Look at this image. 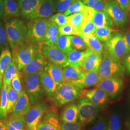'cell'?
Returning <instances> with one entry per match:
<instances>
[{
  "instance_id": "1",
  "label": "cell",
  "mask_w": 130,
  "mask_h": 130,
  "mask_svg": "<svg viewBox=\"0 0 130 130\" xmlns=\"http://www.w3.org/2000/svg\"><path fill=\"white\" fill-rule=\"evenodd\" d=\"M5 30L8 43L12 49L20 46L26 41L28 28L22 21L13 19L6 22Z\"/></svg>"
},
{
  "instance_id": "2",
  "label": "cell",
  "mask_w": 130,
  "mask_h": 130,
  "mask_svg": "<svg viewBox=\"0 0 130 130\" xmlns=\"http://www.w3.org/2000/svg\"><path fill=\"white\" fill-rule=\"evenodd\" d=\"M83 89L71 83L64 82L57 85L53 95V102L60 107L80 97Z\"/></svg>"
},
{
  "instance_id": "3",
  "label": "cell",
  "mask_w": 130,
  "mask_h": 130,
  "mask_svg": "<svg viewBox=\"0 0 130 130\" xmlns=\"http://www.w3.org/2000/svg\"><path fill=\"white\" fill-rule=\"evenodd\" d=\"M40 50V44L26 41L20 46L12 49V59L16 63L19 70H22L30 63L36 53Z\"/></svg>"
},
{
  "instance_id": "4",
  "label": "cell",
  "mask_w": 130,
  "mask_h": 130,
  "mask_svg": "<svg viewBox=\"0 0 130 130\" xmlns=\"http://www.w3.org/2000/svg\"><path fill=\"white\" fill-rule=\"evenodd\" d=\"M124 71L119 61L110 56L107 52L104 53V56L98 68L100 79L118 77Z\"/></svg>"
},
{
  "instance_id": "5",
  "label": "cell",
  "mask_w": 130,
  "mask_h": 130,
  "mask_svg": "<svg viewBox=\"0 0 130 130\" xmlns=\"http://www.w3.org/2000/svg\"><path fill=\"white\" fill-rule=\"evenodd\" d=\"M24 84L31 104L37 102L45 94L38 73L24 75Z\"/></svg>"
},
{
  "instance_id": "6",
  "label": "cell",
  "mask_w": 130,
  "mask_h": 130,
  "mask_svg": "<svg viewBox=\"0 0 130 130\" xmlns=\"http://www.w3.org/2000/svg\"><path fill=\"white\" fill-rule=\"evenodd\" d=\"M49 20L44 18L34 19L28 25L27 40L41 44L43 43L46 33L47 28Z\"/></svg>"
},
{
  "instance_id": "7",
  "label": "cell",
  "mask_w": 130,
  "mask_h": 130,
  "mask_svg": "<svg viewBox=\"0 0 130 130\" xmlns=\"http://www.w3.org/2000/svg\"><path fill=\"white\" fill-rule=\"evenodd\" d=\"M106 51L117 60L120 61L122 57L129 54L123 35L120 33H117L105 43Z\"/></svg>"
},
{
  "instance_id": "8",
  "label": "cell",
  "mask_w": 130,
  "mask_h": 130,
  "mask_svg": "<svg viewBox=\"0 0 130 130\" xmlns=\"http://www.w3.org/2000/svg\"><path fill=\"white\" fill-rule=\"evenodd\" d=\"M78 119L83 125H85L93 121L99 113L98 107L91 102L87 98H82L77 105Z\"/></svg>"
},
{
  "instance_id": "9",
  "label": "cell",
  "mask_w": 130,
  "mask_h": 130,
  "mask_svg": "<svg viewBox=\"0 0 130 130\" xmlns=\"http://www.w3.org/2000/svg\"><path fill=\"white\" fill-rule=\"evenodd\" d=\"M48 108L46 104H39L30 108L25 115L26 130H37L43 115Z\"/></svg>"
},
{
  "instance_id": "10",
  "label": "cell",
  "mask_w": 130,
  "mask_h": 130,
  "mask_svg": "<svg viewBox=\"0 0 130 130\" xmlns=\"http://www.w3.org/2000/svg\"><path fill=\"white\" fill-rule=\"evenodd\" d=\"M103 11L109 16L113 22L117 26H122L127 22V12L121 9L115 1L109 0L106 3Z\"/></svg>"
},
{
  "instance_id": "11",
  "label": "cell",
  "mask_w": 130,
  "mask_h": 130,
  "mask_svg": "<svg viewBox=\"0 0 130 130\" xmlns=\"http://www.w3.org/2000/svg\"><path fill=\"white\" fill-rule=\"evenodd\" d=\"M42 54L50 62L63 68L67 62V55L60 50L56 45L49 46L43 43L40 44Z\"/></svg>"
},
{
  "instance_id": "12",
  "label": "cell",
  "mask_w": 130,
  "mask_h": 130,
  "mask_svg": "<svg viewBox=\"0 0 130 130\" xmlns=\"http://www.w3.org/2000/svg\"><path fill=\"white\" fill-rule=\"evenodd\" d=\"M96 86L102 89L108 96L113 98L116 97L121 92L123 86V82L118 77L105 78L101 79Z\"/></svg>"
},
{
  "instance_id": "13",
  "label": "cell",
  "mask_w": 130,
  "mask_h": 130,
  "mask_svg": "<svg viewBox=\"0 0 130 130\" xmlns=\"http://www.w3.org/2000/svg\"><path fill=\"white\" fill-rule=\"evenodd\" d=\"M94 12L95 10L93 8L86 6L82 12L68 16L67 23L72 26L79 32L83 24L93 20Z\"/></svg>"
},
{
  "instance_id": "14",
  "label": "cell",
  "mask_w": 130,
  "mask_h": 130,
  "mask_svg": "<svg viewBox=\"0 0 130 130\" xmlns=\"http://www.w3.org/2000/svg\"><path fill=\"white\" fill-rule=\"evenodd\" d=\"M84 52L85 55L80 68L85 73L98 69L102 59V54L89 49Z\"/></svg>"
},
{
  "instance_id": "15",
  "label": "cell",
  "mask_w": 130,
  "mask_h": 130,
  "mask_svg": "<svg viewBox=\"0 0 130 130\" xmlns=\"http://www.w3.org/2000/svg\"><path fill=\"white\" fill-rule=\"evenodd\" d=\"M108 95L102 89L96 87L90 90H83L80 97L87 98L97 107L105 106L108 100Z\"/></svg>"
},
{
  "instance_id": "16",
  "label": "cell",
  "mask_w": 130,
  "mask_h": 130,
  "mask_svg": "<svg viewBox=\"0 0 130 130\" xmlns=\"http://www.w3.org/2000/svg\"><path fill=\"white\" fill-rule=\"evenodd\" d=\"M56 11V6L53 0H40L37 7L29 19L50 18Z\"/></svg>"
},
{
  "instance_id": "17",
  "label": "cell",
  "mask_w": 130,
  "mask_h": 130,
  "mask_svg": "<svg viewBox=\"0 0 130 130\" xmlns=\"http://www.w3.org/2000/svg\"><path fill=\"white\" fill-rule=\"evenodd\" d=\"M47 63L46 58L40 50L36 53L30 63L22 70V73L24 75L38 73L44 70Z\"/></svg>"
},
{
  "instance_id": "18",
  "label": "cell",
  "mask_w": 130,
  "mask_h": 130,
  "mask_svg": "<svg viewBox=\"0 0 130 130\" xmlns=\"http://www.w3.org/2000/svg\"><path fill=\"white\" fill-rule=\"evenodd\" d=\"M59 119L56 112L45 113L38 126L37 130H61Z\"/></svg>"
},
{
  "instance_id": "19",
  "label": "cell",
  "mask_w": 130,
  "mask_h": 130,
  "mask_svg": "<svg viewBox=\"0 0 130 130\" xmlns=\"http://www.w3.org/2000/svg\"><path fill=\"white\" fill-rule=\"evenodd\" d=\"M31 104L27 93L23 90L14 105L12 113L25 116L31 107Z\"/></svg>"
},
{
  "instance_id": "20",
  "label": "cell",
  "mask_w": 130,
  "mask_h": 130,
  "mask_svg": "<svg viewBox=\"0 0 130 130\" xmlns=\"http://www.w3.org/2000/svg\"><path fill=\"white\" fill-rule=\"evenodd\" d=\"M100 79L98 69L86 72L82 79L71 83L77 85L80 88L83 89L96 86Z\"/></svg>"
},
{
  "instance_id": "21",
  "label": "cell",
  "mask_w": 130,
  "mask_h": 130,
  "mask_svg": "<svg viewBox=\"0 0 130 130\" xmlns=\"http://www.w3.org/2000/svg\"><path fill=\"white\" fill-rule=\"evenodd\" d=\"M41 82L48 98L53 96L57 88V84L45 71H40L38 73Z\"/></svg>"
},
{
  "instance_id": "22",
  "label": "cell",
  "mask_w": 130,
  "mask_h": 130,
  "mask_svg": "<svg viewBox=\"0 0 130 130\" xmlns=\"http://www.w3.org/2000/svg\"><path fill=\"white\" fill-rule=\"evenodd\" d=\"M5 126L7 130H24L26 121L24 116L11 113L8 119L5 121Z\"/></svg>"
},
{
  "instance_id": "23",
  "label": "cell",
  "mask_w": 130,
  "mask_h": 130,
  "mask_svg": "<svg viewBox=\"0 0 130 130\" xmlns=\"http://www.w3.org/2000/svg\"><path fill=\"white\" fill-rule=\"evenodd\" d=\"M79 36L84 40L88 49L101 54L103 53V45L94 33L81 34Z\"/></svg>"
},
{
  "instance_id": "24",
  "label": "cell",
  "mask_w": 130,
  "mask_h": 130,
  "mask_svg": "<svg viewBox=\"0 0 130 130\" xmlns=\"http://www.w3.org/2000/svg\"><path fill=\"white\" fill-rule=\"evenodd\" d=\"M44 70L50 76L57 85L64 82L62 68L51 62H47Z\"/></svg>"
},
{
  "instance_id": "25",
  "label": "cell",
  "mask_w": 130,
  "mask_h": 130,
  "mask_svg": "<svg viewBox=\"0 0 130 130\" xmlns=\"http://www.w3.org/2000/svg\"><path fill=\"white\" fill-rule=\"evenodd\" d=\"M62 70L64 82H73L78 80L82 79L85 73L80 68L75 67L67 66Z\"/></svg>"
},
{
  "instance_id": "26",
  "label": "cell",
  "mask_w": 130,
  "mask_h": 130,
  "mask_svg": "<svg viewBox=\"0 0 130 130\" xmlns=\"http://www.w3.org/2000/svg\"><path fill=\"white\" fill-rule=\"evenodd\" d=\"M40 2V0H19L20 11L25 18L29 19L37 7Z\"/></svg>"
},
{
  "instance_id": "27",
  "label": "cell",
  "mask_w": 130,
  "mask_h": 130,
  "mask_svg": "<svg viewBox=\"0 0 130 130\" xmlns=\"http://www.w3.org/2000/svg\"><path fill=\"white\" fill-rule=\"evenodd\" d=\"M60 119L61 121L64 122H77L78 120L77 105L75 103L68 105L62 112Z\"/></svg>"
},
{
  "instance_id": "28",
  "label": "cell",
  "mask_w": 130,
  "mask_h": 130,
  "mask_svg": "<svg viewBox=\"0 0 130 130\" xmlns=\"http://www.w3.org/2000/svg\"><path fill=\"white\" fill-rule=\"evenodd\" d=\"M58 28L59 27L56 24L49 21L44 41L42 43L49 46L55 45L59 35Z\"/></svg>"
},
{
  "instance_id": "29",
  "label": "cell",
  "mask_w": 130,
  "mask_h": 130,
  "mask_svg": "<svg viewBox=\"0 0 130 130\" xmlns=\"http://www.w3.org/2000/svg\"><path fill=\"white\" fill-rule=\"evenodd\" d=\"M92 20L95 24L96 28H111L113 24L111 19L103 11H98L95 10Z\"/></svg>"
},
{
  "instance_id": "30",
  "label": "cell",
  "mask_w": 130,
  "mask_h": 130,
  "mask_svg": "<svg viewBox=\"0 0 130 130\" xmlns=\"http://www.w3.org/2000/svg\"><path fill=\"white\" fill-rule=\"evenodd\" d=\"M84 52L79 51L75 49H72L67 54V62L66 67L72 66L80 68V66L84 59Z\"/></svg>"
},
{
  "instance_id": "31",
  "label": "cell",
  "mask_w": 130,
  "mask_h": 130,
  "mask_svg": "<svg viewBox=\"0 0 130 130\" xmlns=\"http://www.w3.org/2000/svg\"><path fill=\"white\" fill-rule=\"evenodd\" d=\"M19 70L16 63L12 59L4 71L3 75V82L6 84L7 86L11 85L12 79L16 75L20 74Z\"/></svg>"
},
{
  "instance_id": "32",
  "label": "cell",
  "mask_w": 130,
  "mask_h": 130,
  "mask_svg": "<svg viewBox=\"0 0 130 130\" xmlns=\"http://www.w3.org/2000/svg\"><path fill=\"white\" fill-rule=\"evenodd\" d=\"M3 83L2 91L0 95V121L6 120L7 116V85Z\"/></svg>"
},
{
  "instance_id": "33",
  "label": "cell",
  "mask_w": 130,
  "mask_h": 130,
  "mask_svg": "<svg viewBox=\"0 0 130 130\" xmlns=\"http://www.w3.org/2000/svg\"><path fill=\"white\" fill-rule=\"evenodd\" d=\"M4 14L6 17H19L20 14L19 5L14 0H5L4 2Z\"/></svg>"
},
{
  "instance_id": "34",
  "label": "cell",
  "mask_w": 130,
  "mask_h": 130,
  "mask_svg": "<svg viewBox=\"0 0 130 130\" xmlns=\"http://www.w3.org/2000/svg\"><path fill=\"white\" fill-rule=\"evenodd\" d=\"M55 45L66 55L72 50L70 36L59 34L56 41Z\"/></svg>"
},
{
  "instance_id": "35",
  "label": "cell",
  "mask_w": 130,
  "mask_h": 130,
  "mask_svg": "<svg viewBox=\"0 0 130 130\" xmlns=\"http://www.w3.org/2000/svg\"><path fill=\"white\" fill-rule=\"evenodd\" d=\"M115 32V30L109 27L96 28L94 35L101 42H107L112 37V33Z\"/></svg>"
},
{
  "instance_id": "36",
  "label": "cell",
  "mask_w": 130,
  "mask_h": 130,
  "mask_svg": "<svg viewBox=\"0 0 130 130\" xmlns=\"http://www.w3.org/2000/svg\"><path fill=\"white\" fill-rule=\"evenodd\" d=\"M12 60V54L8 47H5L2 52L0 55V71L3 75L5 69Z\"/></svg>"
},
{
  "instance_id": "37",
  "label": "cell",
  "mask_w": 130,
  "mask_h": 130,
  "mask_svg": "<svg viewBox=\"0 0 130 130\" xmlns=\"http://www.w3.org/2000/svg\"><path fill=\"white\" fill-rule=\"evenodd\" d=\"M7 114L12 113L14 105L16 102L19 95L16 91L11 85L7 86Z\"/></svg>"
},
{
  "instance_id": "38",
  "label": "cell",
  "mask_w": 130,
  "mask_h": 130,
  "mask_svg": "<svg viewBox=\"0 0 130 130\" xmlns=\"http://www.w3.org/2000/svg\"><path fill=\"white\" fill-rule=\"evenodd\" d=\"M86 6V5L80 0H77L64 12V14L66 16H68L72 14L81 12L84 11Z\"/></svg>"
},
{
  "instance_id": "39",
  "label": "cell",
  "mask_w": 130,
  "mask_h": 130,
  "mask_svg": "<svg viewBox=\"0 0 130 130\" xmlns=\"http://www.w3.org/2000/svg\"><path fill=\"white\" fill-rule=\"evenodd\" d=\"M83 2L85 5L98 11H103L106 3L104 0H83Z\"/></svg>"
},
{
  "instance_id": "40",
  "label": "cell",
  "mask_w": 130,
  "mask_h": 130,
  "mask_svg": "<svg viewBox=\"0 0 130 130\" xmlns=\"http://www.w3.org/2000/svg\"><path fill=\"white\" fill-rule=\"evenodd\" d=\"M58 30L59 34L61 35L69 36L71 35H74L78 36L79 34V31L69 24H66L65 25L59 27Z\"/></svg>"
},
{
  "instance_id": "41",
  "label": "cell",
  "mask_w": 130,
  "mask_h": 130,
  "mask_svg": "<svg viewBox=\"0 0 130 130\" xmlns=\"http://www.w3.org/2000/svg\"><path fill=\"white\" fill-rule=\"evenodd\" d=\"M72 47L77 50H83L87 48L84 40L79 36H70Z\"/></svg>"
},
{
  "instance_id": "42",
  "label": "cell",
  "mask_w": 130,
  "mask_h": 130,
  "mask_svg": "<svg viewBox=\"0 0 130 130\" xmlns=\"http://www.w3.org/2000/svg\"><path fill=\"white\" fill-rule=\"evenodd\" d=\"M77 0H56V11L58 13L64 12L71 5Z\"/></svg>"
},
{
  "instance_id": "43",
  "label": "cell",
  "mask_w": 130,
  "mask_h": 130,
  "mask_svg": "<svg viewBox=\"0 0 130 130\" xmlns=\"http://www.w3.org/2000/svg\"><path fill=\"white\" fill-rule=\"evenodd\" d=\"M68 17L64 14L58 13L52 15L49 19V21L56 24L59 27L67 23Z\"/></svg>"
},
{
  "instance_id": "44",
  "label": "cell",
  "mask_w": 130,
  "mask_h": 130,
  "mask_svg": "<svg viewBox=\"0 0 130 130\" xmlns=\"http://www.w3.org/2000/svg\"><path fill=\"white\" fill-rule=\"evenodd\" d=\"M8 39L4 24L0 21V53L8 45Z\"/></svg>"
},
{
  "instance_id": "45",
  "label": "cell",
  "mask_w": 130,
  "mask_h": 130,
  "mask_svg": "<svg viewBox=\"0 0 130 130\" xmlns=\"http://www.w3.org/2000/svg\"><path fill=\"white\" fill-rule=\"evenodd\" d=\"M107 130H121L120 120L116 114H113L110 117Z\"/></svg>"
},
{
  "instance_id": "46",
  "label": "cell",
  "mask_w": 130,
  "mask_h": 130,
  "mask_svg": "<svg viewBox=\"0 0 130 130\" xmlns=\"http://www.w3.org/2000/svg\"><path fill=\"white\" fill-rule=\"evenodd\" d=\"M83 124L80 122L63 121L60 125L61 130H83Z\"/></svg>"
},
{
  "instance_id": "47",
  "label": "cell",
  "mask_w": 130,
  "mask_h": 130,
  "mask_svg": "<svg viewBox=\"0 0 130 130\" xmlns=\"http://www.w3.org/2000/svg\"><path fill=\"white\" fill-rule=\"evenodd\" d=\"M95 28L96 26L95 24L93 23V20H91L84 24L81 26L79 31V34L94 33L95 30Z\"/></svg>"
},
{
  "instance_id": "48",
  "label": "cell",
  "mask_w": 130,
  "mask_h": 130,
  "mask_svg": "<svg viewBox=\"0 0 130 130\" xmlns=\"http://www.w3.org/2000/svg\"><path fill=\"white\" fill-rule=\"evenodd\" d=\"M20 74L16 75L12 79L11 83V86L16 91L19 95L23 91L21 82L20 80Z\"/></svg>"
},
{
  "instance_id": "49",
  "label": "cell",
  "mask_w": 130,
  "mask_h": 130,
  "mask_svg": "<svg viewBox=\"0 0 130 130\" xmlns=\"http://www.w3.org/2000/svg\"><path fill=\"white\" fill-rule=\"evenodd\" d=\"M121 9L125 12L130 11V0H116Z\"/></svg>"
},
{
  "instance_id": "50",
  "label": "cell",
  "mask_w": 130,
  "mask_h": 130,
  "mask_svg": "<svg viewBox=\"0 0 130 130\" xmlns=\"http://www.w3.org/2000/svg\"><path fill=\"white\" fill-rule=\"evenodd\" d=\"M107 124L105 120H101L93 126L90 130H107Z\"/></svg>"
},
{
  "instance_id": "51",
  "label": "cell",
  "mask_w": 130,
  "mask_h": 130,
  "mask_svg": "<svg viewBox=\"0 0 130 130\" xmlns=\"http://www.w3.org/2000/svg\"><path fill=\"white\" fill-rule=\"evenodd\" d=\"M124 39L125 42L126 46L127 47L129 52H130V30L126 32L124 35H123Z\"/></svg>"
},
{
  "instance_id": "52",
  "label": "cell",
  "mask_w": 130,
  "mask_h": 130,
  "mask_svg": "<svg viewBox=\"0 0 130 130\" xmlns=\"http://www.w3.org/2000/svg\"><path fill=\"white\" fill-rule=\"evenodd\" d=\"M124 65H125L127 71L130 73V55L125 59L124 61Z\"/></svg>"
},
{
  "instance_id": "53",
  "label": "cell",
  "mask_w": 130,
  "mask_h": 130,
  "mask_svg": "<svg viewBox=\"0 0 130 130\" xmlns=\"http://www.w3.org/2000/svg\"><path fill=\"white\" fill-rule=\"evenodd\" d=\"M4 14V2L0 0V19L2 18Z\"/></svg>"
},
{
  "instance_id": "54",
  "label": "cell",
  "mask_w": 130,
  "mask_h": 130,
  "mask_svg": "<svg viewBox=\"0 0 130 130\" xmlns=\"http://www.w3.org/2000/svg\"><path fill=\"white\" fill-rule=\"evenodd\" d=\"M3 75L2 74L1 71H0V95H1V93L2 91V87H3Z\"/></svg>"
},
{
  "instance_id": "55",
  "label": "cell",
  "mask_w": 130,
  "mask_h": 130,
  "mask_svg": "<svg viewBox=\"0 0 130 130\" xmlns=\"http://www.w3.org/2000/svg\"><path fill=\"white\" fill-rule=\"evenodd\" d=\"M6 130V128L4 123H3L2 121H0V130Z\"/></svg>"
},
{
  "instance_id": "56",
  "label": "cell",
  "mask_w": 130,
  "mask_h": 130,
  "mask_svg": "<svg viewBox=\"0 0 130 130\" xmlns=\"http://www.w3.org/2000/svg\"><path fill=\"white\" fill-rule=\"evenodd\" d=\"M129 19H130V14H129Z\"/></svg>"
},
{
  "instance_id": "57",
  "label": "cell",
  "mask_w": 130,
  "mask_h": 130,
  "mask_svg": "<svg viewBox=\"0 0 130 130\" xmlns=\"http://www.w3.org/2000/svg\"></svg>"
}]
</instances>
